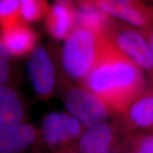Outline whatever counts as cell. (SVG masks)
<instances>
[{"instance_id": "obj_1", "label": "cell", "mask_w": 153, "mask_h": 153, "mask_svg": "<svg viewBox=\"0 0 153 153\" xmlns=\"http://www.w3.org/2000/svg\"><path fill=\"white\" fill-rule=\"evenodd\" d=\"M80 85L98 96L111 111L125 112L142 94L145 78L141 68L108 38L95 66Z\"/></svg>"}, {"instance_id": "obj_2", "label": "cell", "mask_w": 153, "mask_h": 153, "mask_svg": "<svg viewBox=\"0 0 153 153\" xmlns=\"http://www.w3.org/2000/svg\"><path fill=\"white\" fill-rule=\"evenodd\" d=\"M107 38V35L76 26L61 51V64L67 76L81 83L95 66Z\"/></svg>"}, {"instance_id": "obj_3", "label": "cell", "mask_w": 153, "mask_h": 153, "mask_svg": "<svg viewBox=\"0 0 153 153\" xmlns=\"http://www.w3.org/2000/svg\"><path fill=\"white\" fill-rule=\"evenodd\" d=\"M64 99L69 114L86 128L104 123L111 111L102 99L82 86L69 87Z\"/></svg>"}, {"instance_id": "obj_4", "label": "cell", "mask_w": 153, "mask_h": 153, "mask_svg": "<svg viewBox=\"0 0 153 153\" xmlns=\"http://www.w3.org/2000/svg\"><path fill=\"white\" fill-rule=\"evenodd\" d=\"M107 36L116 48L141 69L150 70L153 68V58L148 44L144 36L137 30L113 22Z\"/></svg>"}, {"instance_id": "obj_5", "label": "cell", "mask_w": 153, "mask_h": 153, "mask_svg": "<svg viewBox=\"0 0 153 153\" xmlns=\"http://www.w3.org/2000/svg\"><path fill=\"white\" fill-rule=\"evenodd\" d=\"M26 68L38 97L47 99L53 96L57 84L56 70L52 57L46 49L37 45L28 55Z\"/></svg>"}, {"instance_id": "obj_6", "label": "cell", "mask_w": 153, "mask_h": 153, "mask_svg": "<svg viewBox=\"0 0 153 153\" xmlns=\"http://www.w3.org/2000/svg\"><path fill=\"white\" fill-rule=\"evenodd\" d=\"M82 133L81 123L69 113L51 112L42 121V137L51 147L61 146L79 140Z\"/></svg>"}, {"instance_id": "obj_7", "label": "cell", "mask_w": 153, "mask_h": 153, "mask_svg": "<svg viewBox=\"0 0 153 153\" xmlns=\"http://www.w3.org/2000/svg\"><path fill=\"white\" fill-rule=\"evenodd\" d=\"M76 25L74 1H56L49 6L45 16V27L55 40L65 41Z\"/></svg>"}, {"instance_id": "obj_8", "label": "cell", "mask_w": 153, "mask_h": 153, "mask_svg": "<svg viewBox=\"0 0 153 153\" xmlns=\"http://www.w3.org/2000/svg\"><path fill=\"white\" fill-rule=\"evenodd\" d=\"M38 34L26 23L0 28V41L13 57L29 55L37 46Z\"/></svg>"}, {"instance_id": "obj_9", "label": "cell", "mask_w": 153, "mask_h": 153, "mask_svg": "<svg viewBox=\"0 0 153 153\" xmlns=\"http://www.w3.org/2000/svg\"><path fill=\"white\" fill-rule=\"evenodd\" d=\"M97 6L109 16L137 26H144L151 21V15L141 3L126 0L95 1Z\"/></svg>"}, {"instance_id": "obj_10", "label": "cell", "mask_w": 153, "mask_h": 153, "mask_svg": "<svg viewBox=\"0 0 153 153\" xmlns=\"http://www.w3.org/2000/svg\"><path fill=\"white\" fill-rule=\"evenodd\" d=\"M26 111L24 99L16 89L0 87V129L24 123Z\"/></svg>"}, {"instance_id": "obj_11", "label": "cell", "mask_w": 153, "mask_h": 153, "mask_svg": "<svg viewBox=\"0 0 153 153\" xmlns=\"http://www.w3.org/2000/svg\"><path fill=\"white\" fill-rule=\"evenodd\" d=\"M37 137V130L29 123L0 129V153L22 152L31 146Z\"/></svg>"}, {"instance_id": "obj_12", "label": "cell", "mask_w": 153, "mask_h": 153, "mask_svg": "<svg viewBox=\"0 0 153 153\" xmlns=\"http://www.w3.org/2000/svg\"><path fill=\"white\" fill-rule=\"evenodd\" d=\"M76 26H83L97 32L107 35L111 25L114 22L111 16L104 12L95 1H74Z\"/></svg>"}, {"instance_id": "obj_13", "label": "cell", "mask_w": 153, "mask_h": 153, "mask_svg": "<svg viewBox=\"0 0 153 153\" xmlns=\"http://www.w3.org/2000/svg\"><path fill=\"white\" fill-rule=\"evenodd\" d=\"M113 131L108 124L101 123L87 128L79 138L80 153H109Z\"/></svg>"}, {"instance_id": "obj_14", "label": "cell", "mask_w": 153, "mask_h": 153, "mask_svg": "<svg viewBox=\"0 0 153 153\" xmlns=\"http://www.w3.org/2000/svg\"><path fill=\"white\" fill-rule=\"evenodd\" d=\"M126 111L136 126L146 128L152 125L153 94H141Z\"/></svg>"}, {"instance_id": "obj_15", "label": "cell", "mask_w": 153, "mask_h": 153, "mask_svg": "<svg viewBox=\"0 0 153 153\" xmlns=\"http://www.w3.org/2000/svg\"><path fill=\"white\" fill-rule=\"evenodd\" d=\"M49 5L47 1L41 0H22L21 1L20 17L24 23L40 21L47 14Z\"/></svg>"}, {"instance_id": "obj_16", "label": "cell", "mask_w": 153, "mask_h": 153, "mask_svg": "<svg viewBox=\"0 0 153 153\" xmlns=\"http://www.w3.org/2000/svg\"><path fill=\"white\" fill-rule=\"evenodd\" d=\"M21 1L0 0V28H7L21 22Z\"/></svg>"}, {"instance_id": "obj_17", "label": "cell", "mask_w": 153, "mask_h": 153, "mask_svg": "<svg viewBox=\"0 0 153 153\" xmlns=\"http://www.w3.org/2000/svg\"><path fill=\"white\" fill-rule=\"evenodd\" d=\"M9 51L0 41V87L10 86L14 77V61Z\"/></svg>"}, {"instance_id": "obj_18", "label": "cell", "mask_w": 153, "mask_h": 153, "mask_svg": "<svg viewBox=\"0 0 153 153\" xmlns=\"http://www.w3.org/2000/svg\"><path fill=\"white\" fill-rule=\"evenodd\" d=\"M140 151L145 153H153V136H148L143 140L140 144Z\"/></svg>"}, {"instance_id": "obj_19", "label": "cell", "mask_w": 153, "mask_h": 153, "mask_svg": "<svg viewBox=\"0 0 153 153\" xmlns=\"http://www.w3.org/2000/svg\"><path fill=\"white\" fill-rule=\"evenodd\" d=\"M145 38L146 39L147 43L148 44L149 48H150V51L153 58V30H149L148 33L146 34V37Z\"/></svg>"}, {"instance_id": "obj_20", "label": "cell", "mask_w": 153, "mask_h": 153, "mask_svg": "<svg viewBox=\"0 0 153 153\" xmlns=\"http://www.w3.org/2000/svg\"><path fill=\"white\" fill-rule=\"evenodd\" d=\"M68 153H80L79 152H75V151H70V152H68Z\"/></svg>"}, {"instance_id": "obj_21", "label": "cell", "mask_w": 153, "mask_h": 153, "mask_svg": "<svg viewBox=\"0 0 153 153\" xmlns=\"http://www.w3.org/2000/svg\"><path fill=\"white\" fill-rule=\"evenodd\" d=\"M136 153H145V152H142V151H139V152H136Z\"/></svg>"}]
</instances>
